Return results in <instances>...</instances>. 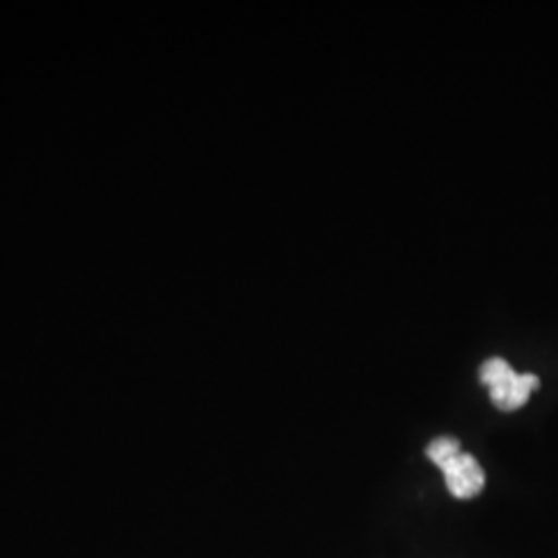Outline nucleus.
I'll return each instance as SVG.
<instances>
[{
    "instance_id": "1",
    "label": "nucleus",
    "mask_w": 558,
    "mask_h": 558,
    "mask_svg": "<svg viewBox=\"0 0 558 558\" xmlns=\"http://www.w3.org/2000/svg\"><path fill=\"white\" fill-rule=\"evenodd\" d=\"M426 458L442 472L447 490L456 499H474L484 490L486 474L478 459L472 453H463L461 442L456 437L430 440V445L426 447Z\"/></svg>"
},
{
    "instance_id": "2",
    "label": "nucleus",
    "mask_w": 558,
    "mask_h": 558,
    "mask_svg": "<svg viewBox=\"0 0 558 558\" xmlns=\"http://www.w3.org/2000/svg\"><path fill=\"white\" fill-rule=\"evenodd\" d=\"M480 380L488 385L493 403L502 412H513L527 403L530 396L539 387L536 375H518L509 362L502 359L486 360L480 368Z\"/></svg>"
}]
</instances>
